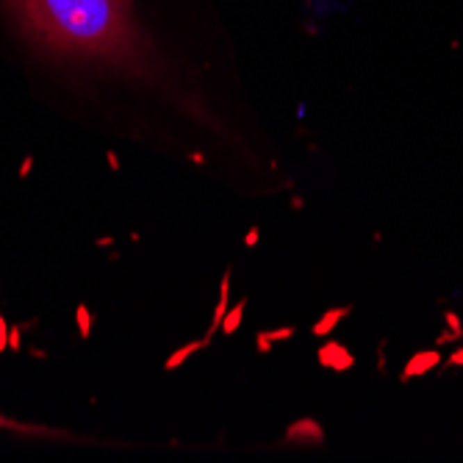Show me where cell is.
Here are the masks:
<instances>
[{
	"instance_id": "6da1fadb",
	"label": "cell",
	"mask_w": 463,
	"mask_h": 463,
	"mask_svg": "<svg viewBox=\"0 0 463 463\" xmlns=\"http://www.w3.org/2000/svg\"><path fill=\"white\" fill-rule=\"evenodd\" d=\"M22 33L42 50L147 72V44L128 0H6Z\"/></svg>"
},
{
	"instance_id": "7a4b0ae2",
	"label": "cell",
	"mask_w": 463,
	"mask_h": 463,
	"mask_svg": "<svg viewBox=\"0 0 463 463\" xmlns=\"http://www.w3.org/2000/svg\"><path fill=\"white\" fill-rule=\"evenodd\" d=\"M0 428H8V430H33V433H39L36 428H25V425H17V422H11V419H6V416H0Z\"/></svg>"
}]
</instances>
